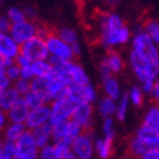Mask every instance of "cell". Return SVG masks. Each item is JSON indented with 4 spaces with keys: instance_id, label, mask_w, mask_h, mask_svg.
<instances>
[{
    "instance_id": "1",
    "label": "cell",
    "mask_w": 159,
    "mask_h": 159,
    "mask_svg": "<svg viewBox=\"0 0 159 159\" xmlns=\"http://www.w3.org/2000/svg\"><path fill=\"white\" fill-rule=\"evenodd\" d=\"M132 31L124 24L123 18L115 12H104L99 17V41L107 50L130 42Z\"/></svg>"
},
{
    "instance_id": "2",
    "label": "cell",
    "mask_w": 159,
    "mask_h": 159,
    "mask_svg": "<svg viewBox=\"0 0 159 159\" xmlns=\"http://www.w3.org/2000/svg\"><path fill=\"white\" fill-rule=\"evenodd\" d=\"M128 64L136 78L140 81V85L154 84L159 78V64H155L146 56L138 54L136 51L129 52Z\"/></svg>"
},
{
    "instance_id": "3",
    "label": "cell",
    "mask_w": 159,
    "mask_h": 159,
    "mask_svg": "<svg viewBox=\"0 0 159 159\" xmlns=\"http://www.w3.org/2000/svg\"><path fill=\"white\" fill-rule=\"evenodd\" d=\"M132 51H136L138 54L146 56L149 60L155 64H159V50L154 44L153 39L150 38L145 29H138L130 38Z\"/></svg>"
},
{
    "instance_id": "4",
    "label": "cell",
    "mask_w": 159,
    "mask_h": 159,
    "mask_svg": "<svg viewBox=\"0 0 159 159\" xmlns=\"http://www.w3.org/2000/svg\"><path fill=\"white\" fill-rule=\"evenodd\" d=\"M20 54L28 57L31 63L39 60H48V51L46 47V42L38 37L31 38L28 42L20 46Z\"/></svg>"
},
{
    "instance_id": "5",
    "label": "cell",
    "mask_w": 159,
    "mask_h": 159,
    "mask_svg": "<svg viewBox=\"0 0 159 159\" xmlns=\"http://www.w3.org/2000/svg\"><path fill=\"white\" fill-rule=\"evenodd\" d=\"M67 98L73 104L89 103L93 104L98 101V94L95 88L91 84L88 85H70L68 86Z\"/></svg>"
},
{
    "instance_id": "6",
    "label": "cell",
    "mask_w": 159,
    "mask_h": 159,
    "mask_svg": "<svg viewBox=\"0 0 159 159\" xmlns=\"http://www.w3.org/2000/svg\"><path fill=\"white\" fill-rule=\"evenodd\" d=\"M46 47L48 51V57L56 59V60H73V52H72L70 46L63 42L56 34H51L44 39Z\"/></svg>"
},
{
    "instance_id": "7",
    "label": "cell",
    "mask_w": 159,
    "mask_h": 159,
    "mask_svg": "<svg viewBox=\"0 0 159 159\" xmlns=\"http://www.w3.org/2000/svg\"><path fill=\"white\" fill-rule=\"evenodd\" d=\"M75 106L68 98L60 99V101H55L52 102L50 106V120L48 124L51 127H54L56 124L65 123L70 120L72 112L75 110Z\"/></svg>"
},
{
    "instance_id": "8",
    "label": "cell",
    "mask_w": 159,
    "mask_h": 159,
    "mask_svg": "<svg viewBox=\"0 0 159 159\" xmlns=\"http://www.w3.org/2000/svg\"><path fill=\"white\" fill-rule=\"evenodd\" d=\"M18 159H37L38 158V148L34 141L31 130H25V133L18 138L16 142Z\"/></svg>"
},
{
    "instance_id": "9",
    "label": "cell",
    "mask_w": 159,
    "mask_h": 159,
    "mask_svg": "<svg viewBox=\"0 0 159 159\" xmlns=\"http://www.w3.org/2000/svg\"><path fill=\"white\" fill-rule=\"evenodd\" d=\"M37 34V25L31 21H24L20 24H13L9 30V37L18 46L28 42L29 39L34 38Z\"/></svg>"
},
{
    "instance_id": "10",
    "label": "cell",
    "mask_w": 159,
    "mask_h": 159,
    "mask_svg": "<svg viewBox=\"0 0 159 159\" xmlns=\"http://www.w3.org/2000/svg\"><path fill=\"white\" fill-rule=\"evenodd\" d=\"M73 155L78 159H90L93 154V142H91V130H82L76 140L72 142Z\"/></svg>"
},
{
    "instance_id": "11",
    "label": "cell",
    "mask_w": 159,
    "mask_h": 159,
    "mask_svg": "<svg viewBox=\"0 0 159 159\" xmlns=\"http://www.w3.org/2000/svg\"><path fill=\"white\" fill-rule=\"evenodd\" d=\"M93 104L89 103H80L75 106V110L72 112L70 120L76 123L82 130H89L91 127V119H93Z\"/></svg>"
},
{
    "instance_id": "12",
    "label": "cell",
    "mask_w": 159,
    "mask_h": 159,
    "mask_svg": "<svg viewBox=\"0 0 159 159\" xmlns=\"http://www.w3.org/2000/svg\"><path fill=\"white\" fill-rule=\"evenodd\" d=\"M48 120H50V106L44 104L39 108L29 111V115L26 117V121H25V127L29 128L30 130H33L38 127H41L43 124H47Z\"/></svg>"
},
{
    "instance_id": "13",
    "label": "cell",
    "mask_w": 159,
    "mask_h": 159,
    "mask_svg": "<svg viewBox=\"0 0 159 159\" xmlns=\"http://www.w3.org/2000/svg\"><path fill=\"white\" fill-rule=\"evenodd\" d=\"M102 63L108 68V70L111 72L112 76L121 73L124 67H125L124 57L115 50H110L107 54H106V56L103 57Z\"/></svg>"
},
{
    "instance_id": "14",
    "label": "cell",
    "mask_w": 159,
    "mask_h": 159,
    "mask_svg": "<svg viewBox=\"0 0 159 159\" xmlns=\"http://www.w3.org/2000/svg\"><path fill=\"white\" fill-rule=\"evenodd\" d=\"M136 138L149 149H159V133L149 127H142L138 129Z\"/></svg>"
},
{
    "instance_id": "15",
    "label": "cell",
    "mask_w": 159,
    "mask_h": 159,
    "mask_svg": "<svg viewBox=\"0 0 159 159\" xmlns=\"http://www.w3.org/2000/svg\"><path fill=\"white\" fill-rule=\"evenodd\" d=\"M29 107L26 106L25 101L20 98L16 102V104L8 111V117L12 121V124H25L26 117L29 115Z\"/></svg>"
},
{
    "instance_id": "16",
    "label": "cell",
    "mask_w": 159,
    "mask_h": 159,
    "mask_svg": "<svg viewBox=\"0 0 159 159\" xmlns=\"http://www.w3.org/2000/svg\"><path fill=\"white\" fill-rule=\"evenodd\" d=\"M20 52V46L4 33H0V56L15 59Z\"/></svg>"
},
{
    "instance_id": "17",
    "label": "cell",
    "mask_w": 159,
    "mask_h": 159,
    "mask_svg": "<svg viewBox=\"0 0 159 159\" xmlns=\"http://www.w3.org/2000/svg\"><path fill=\"white\" fill-rule=\"evenodd\" d=\"M102 89L104 93V97H107L115 102H117L119 98L121 97L120 84H119L117 78L115 76H110L107 78H103L102 80Z\"/></svg>"
},
{
    "instance_id": "18",
    "label": "cell",
    "mask_w": 159,
    "mask_h": 159,
    "mask_svg": "<svg viewBox=\"0 0 159 159\" xmlns=\"http://www.w3.org/2000/svg\"><path fill=\"white\" fill-rule=\"evenodd\" d=\"M31 73L37 78H48L54 73L52 65L48 60H39V61H33L30 65Z\"/></svg>"
},
{
    "instance_id": "19",
    "label": "cell",
    "mask_w": 159,
    "mask_h": 159,
    "mask_svg": "<svg viewBox=\"0 0 159 159\" xmlns=\"http://www.w3.org/2000/svg\"><path fill=\"white\" fill-rule=\"evenodd\" d=\"M51 129H52V127L47 123V124H43V125H41V127H38V128L31 130L33 137H34V141L37 143V148L42 149L47 145V142L51 138Z\"/></svg>"
},
{
    "instance_id": "20",
    "label": "cell",
    "mask_w": 159,
    "mask_h": 159,
    "mask_svg": "<svg viewBox=\"0 0 159 159\" xmlns=\"http://www.w3.org/2000/svg\"><path fill=\"white\" fill-rule=\"evenodd\" d=\"M20 98L21 97L18 95V93L15 90V88H8L0 95V110L8 112Z\"/></svg>"
},
{
    "instance_id": "21",
    "label": "cell",
    "mask_w": 159,
    "mask_h": 159,
    "mask_svg": "<svg viewBox=\"0 0 159 159\" xmlns=\"http://www.w3.org/2000/svg\"><path fill=\"white\" fill-rule=\"evenodd\" d=\"M97 110L99 112V115L103 116L104 119L112 117L116 112V102L112 101V99H110V98H107V97H102L98 101Z\"/></svg>"
},
{
    "instance_id": "22",
    "label": "cell",
    "mask_w": 159,
    "mask_h": 159,
    "mask_svg": "<svg viewBox=\"0 0 159 159\" xmlns=\"http://www.w3.org/2000/svg\"><path fill=\"white\" fill-rule=\"evenodd\" d=\"M142 125L154 129L159 133V106L158 104L154 103L153 106H150V108L148 110L146 115L143 117Z\"/></svg>"
},
{
    "instance_id": "23",
    "label": "cell",
    "mask_w": 159,
    "mask_h": 159,
    "mask_svg": "<svg viewBox=\"0 0 159 159\" xmlns=\"http://www.w3.org/2000/svg\"><path fill=\"white\" fill-rule=\"evenodd\" d=\"M82 133V129L78 127L76 123H73L72 120H68L65 123V128H64V134H63V140L61 142H65L67 145H72L76 138Z\"/></svg>"
},
{
    "instance_id": "24",
    "label": "cell",
    "mask_w": 159,
    "mask_h": 159,
    "mask_svg": "<svg viewBox=\"0 0 159 159\" xmlns=\"http://www.w3.org/2000/svg\"><path fill=\"white\" fill-rule=\"evenodd\" d=\"M56 35L61 39L63 42H65L68 46H75V44H77V43H80L78 42V35H77V33H76V30L75 29H72V28H60L57 30V33H56Z\"/></svg>"
},
{
    "instance_id": "25",
    "label": "cell",
    "mask_w": 159,
    "mask_h": 159,
    "mask_svg": "<svg viewBox=\"0 0 159 159\" xmlns=\"http://www.w3.org/2000/svg\"><path fill=\"white\" fill-rule=\"evenodd\" d=\"M112 141H114V136H106L104 140H98L95 143V148L98 150L99 155L102 159H107L111 155L112 151Z\"/></svg>"
},
{
    "instance_id": "26",
    "label": "cell",
    "mask_w": 159,
    "mask_h": 159,
    "mask_svg": "<svg viewBox=\"0 0 159 159\" xmlns=\"http://www.w3.org/2000/svg\"><path fill=\"white\" fill-rule=\"evenodd\" d=\"M25 130H26L25 124H12V125H9V127L7 128V130H5L7 141L16 143L18 141V138L25 133Z\"/></svg>"
},
{
    "instance_id": "27",
    "label": "cell",
    "mask_w": 159,
    "mask_h": 159,
    "mask_svg": "<svg viewBox=\"0 0 159 159\" xmlns=\"http://www.w3.org/2000/svg\"><path fill=\"white\" fill-rule=\"evenodd\" d=\"M22 99L25 101L26 106L29 107V110H35V108H39V107H42V106L46 104L43 97L39 95L38 93L31 91V90H30L26 95H24Z\"/></svg>"
},
{
    "instance_id": "28",
    "label": "cell",
    "mask_w": 159,
    "mask_h": 159,
    "mask_svg": "<svg viewBox=\"0 0 159 159\" xmlns=\"http://www.w3.org/2000/svg\"><path fill=\"white\" fill-rule=\"evenodd\" d=\"M145 31L150 35V38L153 39L154 44L159 50V20H151L145 24Z\"/></svg>"
},
{
    "instance_id": "29",
    "label": "cell",
    "mask_w": 159,
    "mask_h": 159,
    "mask_svg": "<svg viewBox=\"0 0 159 159\" xmlns=\"http://www.w3.org/2000/svg\"><path fill=\"white\" fill-rule=\"evenodd\" d=\"M128 107H129V99H128V94H121V97L119 98V101L116 102V112L115 115L119 120H124L125 115L128 112Z\"/></svg>"
},
{
    "instance_id": "30",
    "label": "cell",
    "mask_w": 159,
    "mask_h": 159,
    "mask_svg": "<svg viewBox=\"0 0 159 159\" xmlns=\"http://www.w3.org/2000/svg\"><path fill=\"white\" fill-rule=\"evenodd\" d=\"M129 102H132L134 106H141L143 102V91L138 85L132 86L130 90L127 93Z\"/></svg>"
},
{
    "instance_id": "31",
    "label": "cell",
    "mask_w": 159,
    "mask_h": 159,
    "mask_svg": "<svg viewBox=\"0 0 159 159\" xmlns=\"http://www.w3.org/2000/svg\"><path fill=\"white\" fill-rule=\"evenodd\" d=\"M7 18L9 20V22L13 25V24H20V22H24V21H28L26 18L25 13L22 9L17 8V7H12V8L8 11V16Z\"/></svg>"
},
{
    "instance_id": "32",
    "label": "cell",
    "mask_w": 159,
    "mask_h": 159,
    "mask_svg": "<svg viewBox=\"0 0 159 159\" xmlns=\"http://www.w3.org/2000/svg\"><path fill=\"white\" fill-rule=\"evenodd\" d=\"M3 159H18L15 142L5 141L3 143Z\"/></svg>"
},
{
    "instance_id": "33",
    "label": "cell",
    "mask_w": 159,
    "mask_h": 159,
    "mask_svg": "<svg viewBox=\"0 0 159 159\" xmlns=\"http://www.w3.org/2000/svg\"><path fill=\"white\" fill-rule=\"evenodd\" d=\"M15 90L18 93V95L22 98L24 95H26L30 91V81H26V80L18 78L17 81H16V84H15Z\"/></svg>"
},
{
    "instance_id": "34",
    "label": "cell",
    "mask_w": 159,
    "mask_h": 159,
    "mask_svg": "<svg viewBox=\"0 0 159 159\" xmlns=\"http://www.w3.org/2000/svg\"><path fill=\"white\" fill-rule=\"evenodd\" d=\"M54 148H55V151H56L59 159H64V158H67L70 154V146L67 145L65 142H61V141L60 142H55Z\"/></svg>"
},
{
    "instance_id": "35",
    "label": "cell",
    "mask_w": 159,
    "mask_h": 159,
    "mask_svg": "<svg viewBox=\"0 0 159 159\" xmlns=\"http://www.w3.org/2000/svg\"><path fill=\"white\" fill-rule=\"evenodd\" d=\"M39 159H59L56 151H55L54 145H46L44 148H42Z\"/></svg>"
},
{
    "instance_id": "36",
    "label": "cell",
    "mask_w": 159,
    "mask_h": 159,
    "mask_svg": "<svg viewBox=\"0 0 159 159\" xmlns=\"http://www.w3.org/2000/svg\"><path fill=\"white\" fill-rule=\"evenodd\" d=\"M5 77L9 80V81H17L20 78V67L13 63L11 67L5 68Z\"/></svg>"
},
{
    "instance_id": "37",
    "label": "cell",
    "mask_w": 159,
    "mask_h": 159,
    "mask_svg": "<svg viewBox=\"0 0 159 159\" xmlns=\"http://www.w3.org/2000/svg\"><path fill=\"white\" fill-rule=\"evenodd\" d=\"M103 130L106 136H114V120L112 117L104 119L103 121Z\"/></svg>"
},
{
    "instance_id": "38",
    "label": "cell",
    "mask_w": 159,
    "mask_h": 159,
    "mask_svg": "<svg viewBox=\"0 0 159 159\" xmlns=\"http://www.w3.org/2000/svg\"><path fill=\"white\" fill-rule=\"evenodd\" d=\"M20 78L26 80V81H31V80L34 78V76H33V73H31L30 67H22V68H20Z\"/></svg>"
},
{
    "instance_id": "39",
    "label": "cell",
    "mask_w": 159,
    "mask_h": 159,
    "mask_svg": "<svg viewBox=\"0 0 159 159\" xmlns=\"http://www.w3.org/2000/svg\"><path fill=\"white\" fill-rule=\"evenodd\" d=\"M150 97H151V99H153V102L159 106V78L157 80L155 84H154V88H153V90H151V93H150Z\"/></svg>"
},
{
    "instance_id": "40",
    "label": "cell",
    "mask_w": 159,
    "mask_h": 159,
    "mask_svg": "<svg viewBox=\"0 0 159 159\" xmlns=\"http://www.w3.org/2000/svg\"><path fill=\"white\" fill-rule=\"evenodd\" d=\"M11 26H12V24L9 22L8 18L7 17H0V33L7 34V33L11 30Z\"/></svg>"
},
{
    "instance_id": "41",
    "label": "cell",
    "mask_w": 159,
    "mask_h": 159,
    "mask_svg": "<svg viewBox=\"0 0 159 159\" xmlns=\"http://www.w3.org/2000/svg\"><path fill=\"white\" fill-rule=\"evenodd\" d=\"M98 72H99V76H101V80H103V78H107V77H110V76H112L111 75V72L108 70V68L106 67V65L101 61L99 63V67H98Z\"/></svg>"
},
{
    "instance_id": "42",
    "label": "cell",
    "mask_w": 159,
    "mask_h": 159,
    "mask_svg": "<svg viewBox=\"0 0 159 159\" xmlns=\"http://www.w3.org/2000/svg\"><path fill=\"white\" fill-rule=\"evenodd\" d=\"M142 159H159V149H150L142 155Z\"/></svg>"
},
{
    "instance_id": "43",
    "label": "cell",
    "mask_w": 159,
    "mask_h": 159,
    "mask_svg": "<svg viewBox=\"0 0 159 159\" xmlns=\"http://www.w3.org/2000/svg\"><path fill=\"white\" fill-rule=\"evenodd\" d=\"M24 13H25L26 18H28V17H31V18H34V17L37 16V13H35L34 8H31V7H25V9H24Z\"/></svg>"
},
{
    "instance_id": "44",
    "label": "cell",
    "mask_w": 159,
    "mask_h": 159,
    "mask_svg": "<svg viewBox=\"0 0 159 159\" xmlns=\"http://www.w3.org/2000/svg\"><path fill=\"white\" fill-rule=\"evenodd\" d=\"M102 2L107 7H116L119 3H120V0H102Z\"/></svg>"
},
{
    "instance_id": "45",
    "label": "cell",
    "mask_w": 159,
    "mask_h": 159,
    "mask_svg": "<svg viewBox=\"0 0 159 159\" xmlns=\"http://www.w3.org/2000/svg\"><path fill=\"white\" fill-rule=\"evenodd\" d=\"M4 125H5V114L0 110V130L4 128Z\"/></svg>"
},
{
    "instance_id": "46",
    "label": "cell",
    "mask_w": 159,
    "mask_h": 159,
    "mask_svg": "<svg viewBox=\"0 0 159 159\" xmlns=\"http://www.w3.org/2000/svg\"><path fill=\"white\" fill-rule=\"evenodd\" d=\"M123 159H140V158H137V157H134V155H132V154L127 153V155L123 157Z\"/></svg>"
},
{
    "instance_id": "47",
    "label": "cell",
    "mask_w": 159,
    "mask_h": 159,
    "mask_svg": "<svg viewBox=\"0 0 159 159\" xmlns=\"http://www.w3.org/2000/svg\"><path fill=\"white\" fill-rule=\"evenodd\" d=\"M3 77H5V69L3 67H0V80H2Z\"/></svg>"
},
{
    "instance_id": "48",
    "label": "cell",
    "mask_w": 159,
    "mask_h": 159,
    "mask_svg": "<svg viewBox=\"0 0 159 159\" xmlns=\"http://www.w3.org/2000/svg\"><path fill=\"white\" fill-rule=\"evenodd\" d=\"M0 159H3V142L0 140Z\"/></svg>"
},
{
    "instance_id": "49",
    "label": "cell",
    "mask_w": 159,
    "mask_h": 159,
    "mask_svg": "<svg viewBox=\"0 0 159 159\" xmlns=\"http://www.w3.org/2000/svg\"><path fill=\"white\" fill-rule=\"evenodd\" d=\"M64 159H78V158H77V157H75L73 154H72V153H70V154H69V155H68L67 158H64Z\"/></svg>"
},
{
    "instance_id": "50",
    "label": "cell",
    "mask_w": 159,
    "mask_h": 159,
    "mask_svg": "<svg viewBox=\"0 0 159 159\" xmlns=\"http://www.w3.org/2000/svg\"><path fill=\"white\" fill-rule=\"evenodd\" d=\"M72 2H76V0H72Z\"/></svg>"
}]
</instances>
